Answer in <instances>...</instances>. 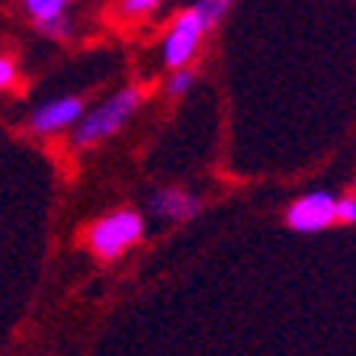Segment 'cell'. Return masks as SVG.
I'll return each instance as SVG.
<instances>
[{
    "instance_id": "obj_5",
    "label": "cell",
    "mask_w": 356,
    "mask_h": 356,
    "mask_svg": "<svg viewBox=\"0 0 356 356\" xmlns=\"http://www.w3.org/2000/svg\"><path fill=\"white\" fill-rule=\"evenodd\" d=\"M81 113H83L81 97H55V99H45L42 106H35V113L29 116V125L39 135H55L71 129L81 119Z\"/></svg>"
},
{
    "instance_id": "obj_3",
    "label": "cell",
    "mask_w": 356,
    "mask_h": 356,
    "mask_svg": "<svg viewBox=\"0 0 356 356\" xmlns=\"http://www.w3.org/2000/svg\"><path fill=\"white\" fill-rule=\"evenodd\" d=\"M334 206H337V196H331L327 190H315L305 193L302 199H296L286 212V225L298 234H318L324 228H331L337 218H334Z\"/></svg>"
},
{
    "instance_id": "obj_2",
    "label": "cell",
    "mask_w": 356,
    "mask_h": 356,
    "mask_svg": "<svg viewBox=\"0 0 356 356\" xmlns=\"http://www.w3.org/2000/svg\"><path fill=\"white\" fill-rule=\"evenodd\" d=\"M141 234H145L141 216L132 212V209H122V212H113V216L99 218L90 228V234H87V244H90V250L99 260H116L132 244H138Z\"/></svg>"
},
{
    "instance_id": "obj_11",
    "label": "cell",
    "mask_w": 356,
    "mask_h": 356,
    "mask_svg": "<svg viewBox=\"0 0 356 356\" xmlns=\"http://www.w3.org/2000/svg\"><path fill=\"white\" fill-rule=\"evenodd\" d=\"M161 0H122V13L125 17H145L151 10H158Z\"/></svg>"
},
{
    "instance_id": "obj_7",
    "label": "cell",
    "mask_w": 356,
    "mask_h": 356,
    "mask_svg": "<svg viewBox=\"0 0 356 356\" xmlns=\"http://www.w3.org/2000/svg\"><path fill=\"white\" fill-rule=\"evenodd\" d=\"M26 13L35 19V23H45V19H58L65 17L67 0H23Z\"/></svg>"
},
{
    "instance_id": "obj_13",
    "label": "cell",
    "mask_w": 356,
    "mask_h": 356,
    "mask_svg": "<svg viewBox=\"0 0 356 356\" xmlns=\"http://www.w3.org/2000/svg\"><path fill=\"white\" fill-rule=\"evenodd\" d=\"M13 81H17V65L10 58H0V90H7Z\"/></svg>"
},
{
    "instance_id": "obj_4",
    "label": "cell",
    "mask_w": 356,
    "mask_h": 356,
    "mask_svg": "<svg viewBox=\"0 0 356 356\" xmlns=\"http://www.w3.org/2000/svg\"><path fill=\"white\" fill-rule=\"evenodd\" d=\"M202 33H206L202 17H199L193 7L183 10L180 17L174 19V26H170V33H167V39H164V65L174 67V71L190 65V58L199 49V42H202Z\"/></svg>"
},
{
    "instance_id": "obj_6",
    "label": "cell",
    "mask_w": 356,
    "mask_h": 356,
    "mask_svg": "<svg viewBox=\"0 0 356 356\" xmlns=\"http://www.w3.org/2000/svg\"><path fill=\"white\" fill-rule=\"evenodd\" d=\"M151 209L158 212V216L170 218V222H186V218H196L199 216V199L186 190H161L151 196Z\"/></svg>"
},
{
    "instance_id": "obj_12",
    "label": "cell",
    "mask_w": 356,
    "mask_h": 356,
    "mask_svg": "<svg viewBox=\"0 0 356 356\" xmlns=\"http://www.w3.org/2000/svg\"><path fill=\"white\" fill-rule=\"evenodd\" d=\"M39 29L45 35H65L67 29H71V23H67V17H58V19H45V23H39Z\"/></svg>"
},
{
    "instance_id": "obj_10",
    "label": "cell",
    "mask_w": 356,
    "mask_h": 356,
    "mask_svg": "<svg viewBox=\"0 0 356 356\" xmlns=\"http://www.w3.org/2000/svg\"><path fill=\"white\" fill-rule=\"evenodd\" d=\"M334 218H337V222H343V225H353V218H356V196L337 199V206H334Z\"/></svg>"
},
{
    "instance_id": "obj_1",
    "label": "cell",
    "mask_w": 356,
    "mask_h": 356,
    "mask_svg": "<svg viewBox=\"0 0 356 356\" xmlns=\"http://www.w3.org/2000/svg\"><path fill=\"white\" fill-rule=\"evenodd\" d=\"M138 103L141 93L135 87H125V90L106 97L99 106H93L90 113H81V119L74 122V148H90L97 141L113 138L135 116Z\"/></svg>"
},
{
    "instance_id": "obj_8",
    "label": "cell",
    "mask_w": 356,
    "mask_h": 356,
    "mask_svg": "<svg viewBox=\"0 0 356 356\" xmlns=\"http://www.w3.org/2000/svg\"><path fill=\"white\" fill-rule=\"evenodd\" d=\"M234 0H196V13L202 17V23H206V29H212V26L218 23V19L228 13V7H232Z\"/></svg>"
},
{
    "instance_id": "obj_9",
    "label": "cell",
    "mask_w": 356,
    "mask_h": 356,
    "mask_svg": "<svg viewBox=\"0 0 356 356\" xmlns=\"http://www.w3.org/2000/svg\"><path fill=\"white\" fill-rule=\"evenodd\" d=\"M193 81H196V77H193V71H186V67H177V74L167 81V93H170V97H183V93L193 87Z\"/></svg>"
}]
</instances>
